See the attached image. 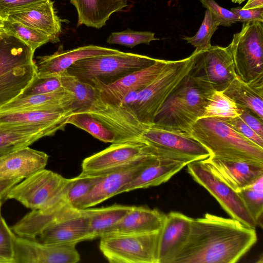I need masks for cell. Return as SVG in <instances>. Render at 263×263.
Listing matches in <instances>:
<instances>
[{
  "instance_id": "681fc988",
  "label": "cell",
  "mask_w": 263,
  "mask_h": 263,
  "mask_svg": "<svg viewBox=\"0 0 263 263\" xmlns=\"http://www.w3.org/2000/svg\"><path fill=\"white\" fill-rule=\"evenodd\" d=\"M3 201H4L2 199H0V223L2 222V219L3 218L1 214V207Z\"/></svg>"
},
{
  "instance_id": "ee69618b",
  "label": "cell",
  "mask_w": 263,
  "mask_h": 263,
  "mask_svg": "<svg viewBox=\"0 0 263 263\" xmlns=\"http://www.w3.org/2000/svg\"><path fill=\"white\" fill-rule=\"evenodd\" d=\"M238 17V22L242 23H263V8L243 10L241 7L232 8L230 10Z\"/></svg>"
},
{
  "instance_id": "484cf974",
  "label": "cell",
  "mask_w": 263,
  "mask_h": 263,
  "mask_svg": "<svg viewBox=\"0 0 263 263\" xmlns=\"http://www.w3.org/2000/svg\"><path fill=\"white\" fill-rule=\"evenodd\" d=\"M78 14V26L100 29L110 15L127 6V0H70Z\"/></svg>"
},
{
  "instance_id": "30bf717a",
  "label": "cell",
  "mask_w": 263,
  "mask_h": 263,
  "mask_svg": "<svg viewBox=\"0 0 263 263\" xmlns=\"http://www.w3.org/2000/svg\"><path fill=\"white\" fill-rule=\"evenodd\" d=\"M195 53L190 73L213 91H223L236 77L229 46H211Z\"/></svg>"
},
{
  "instance_id": "f546056e",
  "label": "cell",
  "mask_w": 263,
  "mask_h": 263,
  "mask_svg": "<svg viewBox=\"0 0 263 263\" xmlns=\"http://www.w3.org/2000/svg\"><path fill=\"white\" fill-rule=\"evenodd\" d=\"M34 52L18 38L6 32L0 41V75L33 61Z\"/></svg>"
},
{
  "instance_id": "f5cc1de1",
  "label": "cell",
  "mask_w": 263,
  "mask_h": 263,
  "mask_svg": "<svg viewBox=\"0 0 263 263\" xmlns=\"http://www.w3.org/2000/svg\"><path fill=\"white\" fill-rule=\"evenodd\" d=\"M4 26V20L0 17V28L3 29Z\"/></svg>"
},
{
  "instance_id": "2e32d148",
  "label": "cell",
  "mask_w": 263,
  "mask_h": 263,
  "mask_svg": "<svg viewBox=\"0 0 263 263\" xmlns=\"http://www.w3.org/2000/svg\"><path fill=\"white\" fill-rule=\"evenodd\" d=\"M192 219L178 212H171L165 215L159 232L157 263H172L189 238Z\"/></svg>"
},
{
  "instance_id": "cb8c5ba5",
  "label": "cell",
  "mask_w": 263,
  "mask_h": 263,
  "mask_svg": "<svg viewBox=\"0 0 263 263\" xmlns=\"http://www.w3.org/2000/svg\"><path fill=\"white\" fill-rule=\"evenodd\" d=\"M165 214L156 209L143 206H133L132 210L103 235L142 234L158 232Z\"/></svg>"
},
{
  "instance_id": "7dc6e473",
  "label": "cell",
  "mask_w": 263,
  "mask_h": 263,
  "mask_svg": "<svg viewBox=\"0 0 263 263\" xmlns=\"http://www.w3.org/2000/svg\"><path fill=\"white\" fill-rule=\"evenodd\" d=\"M261 8H263V0H248L241 8L243 10H248Z\"/></svg>"
},
{
  "instance_id": "60d3db41",
  "label": "cell",
  "mask_w": 263,
  "mask_h": 263,
  "mask_svg": "<svg viewBox=\"0 0 263 263\" xmlns=\"http://www.w3.org/2000/svg\"><path fill=\"white\" fill-rule=\"evenodd\" d=\"M14 233L8 226L4 218L0 223V255L12 260L13 263Z\"/></svg>"
},
{
  "instance_id": "f35d334b",
  "label": "cell",
  "mask_w": 263,
  "mask_h": 263,
  "mask_svg": "<svg viewBox=\"0 0 263 263\" xmlns=\"http://www.w3.org/2000/svg\"><path fill=\"white\" fill-rule=\"evenodd\" d=\"M63 90L64 89L59 77L40 78L36 74L31 83L19 97L47 93Z\"/></svg>"
},
{
  "instance_id": "3957f363",
  "label": "cell",
  "mask_w": 263,
  "mask_h": 263,
  "mask_svg": "<svg viewBox=\"0 0 263 263\" xmlns=\"http://www.w3.org/2000/svg\"><path fill=\"white\" fill-rule=\"evenodd\" d=\"M213 91L189 72L163 103L153 124L189 134Z\"/></svg>"
},
{
  "instance_id": "8fae6325",
  "label": "cell",
  "mask_w": 263,
  "mask_h": 263,
  "mask_svg": "<svg viewBox=\"0 0 263 263\" xmlns=\"http://www.w3.org/2000/svg\"><path fill=\"white\" fill-rule=\"evenodd\" d=\"M67 178L45 168L25 178L8 192L5 200L14 199L28 209H45L62 188Z\"/></svg>"
},
{
  "instance_id": "b9f144b4",
  "label": "cell",
  "mask_w": 263,
  "mask_h": 263,
  "mask_svg": "<svg viewBox=\"0 0 263 263\" xmlns=\"http://www.w3.org/2000/svg\"><path fill=\"white\" fill-rule=\"evenodd\" d=\"M47 0H0V17L4 20L9 15Z\"/></svg>"
},
{
  "instance_id": "d4e9b609",
  "label": "cell",
  "mask_w": 263,
  "mask_h": 263,
  "mask_svg": "<svg viewBox=\"0 0 263 263\" xmlns=\"http://www.w3.org/2000/svg\"><path fill=\"white\" fill-rule=\"evenodd\" d=\"M74 96L65 90L27 97H19L0 107V113L35 109H73Z\"/></svg>"
},
{
  "instance_id": "44dd1931",
  "label": "cell",
  "mask_w": 263,
  "mask_h": 263,
  "mask_svg": "<svg viewBox=\"0 0 263 263\" xmlns=\"http://www.w3.org/2000/svg\"><path fill=\"white\" fill-rule=\"evenodd\" d=\"M49 156L29 146L0 157V180L26 178L44 169Z\"/></svg>"
},
{
  "instance_id": "f6af8a7d",
  "label": "cell",
  "mask_w": 263,
  "mask_h": 263,
  "mask_svg": "<svg viewBox=\"0 0 263 263\" xmlns=\"http://www.w3.org/2000/svg\"><path fill=\"white\" fill-rule=\"evenodd\" d=\"M238 107L240 109V116L239 117L255 132L263 137V120L257 117L249 110L240 107Z\"/></svg>"
},
{
  "instance_id": "9a60e30c",
  "label": "cell",
  "mask_w": 263,
  "mask_h": 263,
  "mask_svg": "<svg viewBox=\"0 0 263 263\" xmlns=\"http://www.w3.org/2000/svg\"><path fill=\"white\" fill-rule=\"evenodd\" d=\"M142 140L156 147L193 159L203 160L211 156L210 152L190 134L147 126L141 136Z\"/></svg>"
},
{
  "instance_id": "4316f807",
  "label": "cell",
  "mask_w": 263,
  "mask_h": 263,
  "mask_svg": "<svg viewBox=\"0 0 263 263\" xmlns=\"http://www.w3.org/2000/svg\"><path fill=\"white\" fill-rule=\"evenodd\" d=\"M58 129L34 125L0 127V157L29 146L39 139L54 135Z\"/></svg>"
},
{
  "instance_id": "7bdbcfd3",
  "label": "cell",
  "mask_w": 263,
  "mask_h": 263,
  "mask_svg": "<svg viewBox=\"0 0 263 263\" xmlns=\"http://www.w3.org/2000/svg\"><path fill=\"white\" fill-rule=\"evenodd\" d=\"M226 122L238 133L258 146L263 148V137L255 132L239 117Z\"/></svg>"
},
{
  "instance_id": "6da1fadb",
  "label": "cell",
  "mask_w": 263,
  "mask_h": 263,
  "mask_svg": "<svg viewBox=\"0 0 263 263\" xmlns=\"http://www.w3.org/2000/svg\"><path fill=\"white\" fill-rule=\"evenodd\" d=\"M255 229L206 213L192 218L189 238L172 263H235L256 243Z\"/></svg>"
},
{
  "instance_id": "4fadbf2b",
  "label": "cell",
  "mask_w": 263,
  "mask_h": 263,
  "mask_svg": "<svg viewBox=\"0 0 263 263\" xmlns=\"http://www.w3.org/2000/svg\"><path fill=\"white\" fill-rule=\"evenodd\" d=\"M13 240V263H76L80 260L76 244L45 243L15 233Z\"/></svg>"
},
{
  "instance_id": "7a4b0ae2",
  "label": "cell",
  "mask_w": 263,
  "mask_h": 263,
  "mask_svg": "<svg viewBox=\"0 0 263 263\" xmlns=\"http://www.w3.org/2000/svg\"><path fill=\"white\" fill-rule=\"evenodd\" d=\"M189 134L203 145L211 156L263 164V148L238 133L225 121L200 118L193 125Z\"/></svg>"
},
{
  "instance_id": "ac0fdd59",
  "label": "cell",
  "mask_w": 263,
  "mask_h": 263,
  "mask_svg": "<svg viewBox=\"0 0 263 263\" xmlns=\"http://www.w3.org/2000/svg\"><path fill=\"white\" fill-rule=\"evenodd\" d=\"M167 61L157 59L148 67L128 74L110 84L96 88L97 98L106 103L120 104L129 92L140 91L151 84L162 71Z\"/></svg>"
},
{
  "instance_id": "816d5d0a",
  "label": "cell",
  "mask_w": 263,
  "mask_h": 263,
  "mask_svg": "<svg viewBox=\"0 0 263 263\" xmlns=\"http://www.w3.org/2000/svg\"><path fill=\"white\" fill-rule=\"evenodd\" d=\"M246 0H231V1L234 3H238L239 4H241L242 2L245 1Z\"/></svg>"
},
{
  "instance_id": "7c38bea8",
  "label": "cell",
  "mask_w": 263,
  "mask_h": 263,
  "mask_svg": "<svg viewBox=\"0 0 263 263\" xmlns=\"http://www.w3.org/2000/svg\"><path fill=\"white\" fill-rule=\"evenodd\" d=\"M45 243L76 244L91 240L89 218L86 209L66 208L52 219L37 236Z\"/></svg>"
},
{
  "instance_id": "bcb514c9",
  "label": "cell",
  "mask_w": 263,
  "mask_h": 263,
  "mask_svg": "<svg viewBox=\"0 0 263 263\" xmlns=\"http://www.w3.org/2000/svg\"><path fill=\"white\" fill-rule=\"evenodd\" d=\"M22 180V178L0 180V199L5 201L6 196L10 190Z\"/></svg>"
},
{
  "instance_id": "f1b7e54d",
  "label": "cell",
  "mask_w": 263,
  "mask_h": 263,
  "mask_svg": "<svg viewBox=\"0 0 263 263\" xmlns=\"http://www.w3.org/2000/svg\"><path fill=\"white\" fill-rule=\"evenodd\" d=\"M223 92L238 107L249 110L263 120V85L246 83L236 76Z\"/></svg>"
},
{
  "instance_id": "836d02e7",
  "label": "cell",
  "mask_w": 263,
  "mask_h": 263,
  "mask_svg": "<svg viewBox=\"0 0 263 263\" xmlns=\"http://www.w3.org/2000/svg\"><path fill=\"white\" fill-rule=\"evenodd\" d=\"M67 124H72L84 130L94 138L105 143H114V133L91 115L84 111L73 112L68 118Z\"/></svg>"
},
{
  "instance_id": "7402d4cb",
  "label": "cell",
  "mask_w": 263,
  "mask_h": 263,
  "mask_svg": "<svg viewBox=\"0 0 263 263\" xmlns=\"http://www.w3.org/2000/svg\"><path fill=\"white\" fill-rule=\"evenodd\" d=\"M148 159L139 165L102 175L74 206L79 209L89 208L119 194L121 188L138 174Z\"/></svg>"
},
{
  "instance_id": "c3c4849f",
  "label": "cell",
  "mask_w": 263,
  "mask_h": 263,
  "mask_svg": "<svg viewBox=\"0 0 263 263\" xmlns=\"http://www.w3.org/2000/svg\"><path fill=\"white\" fill-rule=\"evenodd\" d=\"M0 263H12L11 260L0 255Z\"/></svg>"
},
{
  "instance_id": "5b68a950",
  "label": "cell",
  "mask_w": 263,
  "mask_h": 263,
  "mask_svg": "<svg viewBox=\"0 0 263 263\" xmlns=\"http://www.w3.org/2000/svg\"><path fill=\"white\" fill-rule=\"evenodd\" d=\"M195 55L193 52L185 59L167 60L157 77L138 92L136 99L130 105L125 104L130 108L140 122L148 125L154 123L155 118L163 103L190 72Z\"/></svg>"
},
{
  "instance_id": "e575fe53",
  "label": "cell",
  "mask_w": 263,
  "mask_h": 263,
  "mask_svg": "<svg viewBox=\"0 0 263 263\" xmlns=\"http://www.w3.org/2000/svg\"><path fill=\"white\" fill-rule=\"evenodd\" d=\"M256 227L262 228L263 218V176L237 192Z\"/></svg>"
},
{
  "instance_id": "e0dca14e",
  "label": "cell",
  "mask_w": 263,
  "mask_h": 263,
  "mask_svg": "<svg viewBox=\"0 0 263 263\" xmlns=\"http://www.w3.org/2000/svg\"><path fill=\"white\" fill-rule=\"evenodd\" d=\"M120 52L119 50L93 45L64 50L63 45H60L53 54L37 57L36 76L40 78L58 77L78 61Z\"/></svg>"
},
{
  "instance_id": "ffe728a7",
  "label": "cell",
  "mask_w": 263,
  "mask_h": 263,
  "mask_svg": "<svg viewBox=\"0 0 263 263\" xmlns=\"http://www.w3.org/2000/svg\"><path fill=\"white\" fill-rule=\"evenodd\" d=\"M53 4L51 0H47L12 14L6 19L41 32L50 37L51 43H58L63 20L58 16Z\"/></svg>"
},
{
  "instance_id": "d6a6232c",
  "label": "cell",
  "mask_w": 263,
  "mask_h": 263,
  "mask_svg": "<svg viewBox=\"0 0 263 263\" xmlns=\"http://www.w3.org/2000/svg\"><path fill=\"white\" fill-rule=\"evenodd\" d=\"M240 116V109L235 102L223 91H214L207 98L201 118H215L228 121Z\"/></svg>"
},
{
  "instance_id": "f907efd6",
  "label": "cell",
  "mask_w": 263,
  "mask_h": 263,
  "mask_svg": "<svg viewBox=\"0 0 263 263\" xmlns=\"http://www.w3.org/2000/svg\"><path fill=\"white\" fill-rule=\"evenodd\" d=\"M6 31L3 29L0 28V41L3 36L5 34Z\"/></svg>"
},
{
  "instance_id": "603a6c76",
  "label": "cell",
  "mask_w": 263,
  "mask_h": 263,
  "mask_svg": "<svg viewBox=\"0 0 263 263\" xmlns=\"http://www.w3.org/2000/svg\"><path fill=\"white\" fill-rule=\"evenodd\" d=\"M73 109H35L0 113V127L34 125L64 130Z\"/></svg>"
},
{
  "instance_id": "1f68e13d",
  "label": "cell",
  "mask_w": 263,
  "mask_h": 263,
  "mask_svg": "<svg viewBox=\"0 0 263 263\" xmlns=\"http://www.w3.org/2000/svg\"><path fill=\"white\" fill-rule=\"evenodd\" d=\"M58 77L60 78L64 89L74 96L76 112L84 111L91 106L97 95L96 89L93 86L69 74L66 70Z\"/></svg>"
},
{
  "instance_id": "5bb4252c",
  "label": "cell",
  "mask_w": 263,
  "mask_h": 263,
  "mask_svg": "<svg viewBox=\"0 0 263 263\" xmlns=\"http://www.w3.org/2000/svg\"><path fill=\"white\" fill-rule=\"evenodd\" d=\"M193 161L195 160L191 158L170 151L154 156L145 162L131 181L121 188L119 194L165 183Z\"/></svg>"
},
{
  "instance_id": "277c9868",
  "label": "cell",
  "mask_w": 263,
  "mask_h": 263,
  "mask_svg": "<svg viewBox=\"0 0 263 263\" xmlns=\"http://www.w3.org/2000/svg\"><path fill=\"white\" fill-rule=\"evenodd\" d=\"M157 59L121 51L77 61L67 71L95 88L110 84L133 72L148 67Z\"/></svg>"
},
{
  "instance_id": "d6986e66",
  "label": "cell",
  "mask_w": 263,
  "mask_h": 263,
  "mask_svg": "<svg viewBox=\"0 0 263 263\" xmlns=\"http://www.w3.org/2000/svg\"><path fill=\"white\" fill-rule=\"evenodd\" d=\"M203 161L236 192L263 176V164L209 156Z\"/></svg>"
},
{
  "instance_id": "ba28073f",
  "label": "cell",
  "mask_w": 263,
  "mask_h": 263,
  "mask_svg": "<svg viewBox=\"0 0 263 263\" xmlns=\"http://www.w3.org/2000/svg\"><path fill=\"white\" fill-rule=\"evenodd\" d=\"M159 232L106 235L99 248L111 263H157Z\"/></svg>"
},
{
  "instance_id": "8992f818",
  "label": "cell",
  "mask_w": 263,
  "mask_h": 263,
  "mask_svg": "<svg viewBox=\"0 0 263 263\" xmlns=\"http://www.w3.org/2000/svg\"><path fill=\"white\" fill-rule=\"evenodd\" d=\"M166 151L144 141L112 143L105 149L85 158L81 174L103 175L139 165Z\"/></svg>"
},
{
  "instance_id": "8d00e7d4",
  "label": "cell",
  "mask_w": 263,
  "mask_h": 263,
  "mask_svg": "<svg viewBox=\"0 0 263 263\" xmlns=\"http://www.w3.org/2000/svg\"><path fill=\"white\" fill-rule=\"evenodd\" d=\"M219 26V23L213 14L206 10L204 18L196 34L192 37L184 36L182 39L196 47L195 52L206 50L212 46L211 37Z\"/></svg>"
},
{
  "instance_id": "9c48e42d",
  "label": "cell",
  "mask_w": 263,
  "mask_h": 263,
  "mask_svg": "<svg viewBox=\"0 0 263 263\" xmlns=\"http://www.w3.org/2000/svg\"><path fill=\"white\" fill-rule=\"evenodd\" d=\"M187 171L193 179L206 190L231 217L246 227L256 225L238 192L219 177L203 160L193 161Z\"/></svg>"
},
{
  "instance_id": "74e56055",
  "label": "cell",
  "mask_w": 263,
  "mask_h": 263,
  "mask_svg": "<svg viewBox=\"0 0 263 263\" xmlns=\"http://www.w3.org/2000/svg\"><path fill=\"white\" fill-rule=\"evenodd\" d=\"M155 37V33L150 31H137L127 29L121 32L111 33L107 38L109 44H118L129 48L145 44L149 45L153 41L159 40Z\"/></svg>"
},
{
  "instance_id": "4dcf8cb0",
  "label": "cell",
  "mask_w": 263,
  "mask_h": 263,
  "mask_svg": "<svg viewBox=\"0 0 263 263\" xmlns=\"http://www.w3.org/2000/svg\"><path fill=\"white\" fill-rule=\"evenodd\" d=\"M132 208L133 206L114 204L106 207L86 209L89 218L91 239L103 236L108 230L118 223Z\"/></svg>"
},
{
  "instance_id": "ab89813d",
  "label": "cell",
  "mask_w": 263,
  "mask_h": 263,
  "mask_svg": "<svg viewBox=\"0 0 263 263\" xmlns=\"http://www.w3.org/2000/svg\"><path fill=\"white\" fill-rule=\"evenodd\" d=\"M202 6L210 11L219 23V26L229 27L238 22V17L231 10L220 6L215 0H200Z\"/></svg>"
},
{
  "instance_id": "d590c367",
  "label": "cell",
  "mask_w": 263,
  "mask_h": 263,
  "mask_svg": "<svg viewBox=\"0 0 263 263\" xmlns=\"http://www.w3.org/2000/svg\"><path fill=\"white\" fill-rule=\"evenodd\" d=\"M3 29L22 41L34 52L40 46L51 42L50 37L46 34L17 22L4 20Z\"/></svg>"
},
{
  "instance_id": "52a82bcc",
  "label": "cell",
  "mask_w": 263,
  "mask_h": 263,
  "mask_svg": "<svg viewBox=\"0 0 263 263\" xmlns=\"http://www.w3.org/2000/svg\"><path fill=\"white\" fill-rule=\"evenodd\" d=\"M228 46L237 76L246 83L263 85V23H243Z\"/></svg>"
},
{
  "instance_id": "83f0119b",
  "label": "cell",
  "mask_w": 263,
  "mask_h": 263,
  "mask_svg": "<svg viewBox=\"0 0 263 263\" xmlns=\"http://www.w3.org/2000/svg\"><path fill=\"white\" fill-rule=\"evenodd\" d=\"M36 74L35 63L33 61L0 75V107L18 97Z\"/></svg>"
}]
</instances>
